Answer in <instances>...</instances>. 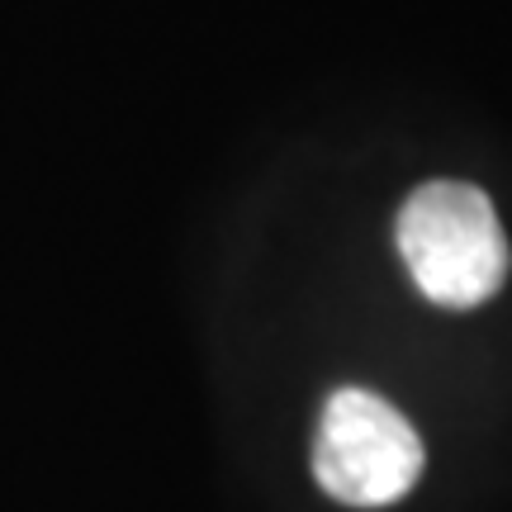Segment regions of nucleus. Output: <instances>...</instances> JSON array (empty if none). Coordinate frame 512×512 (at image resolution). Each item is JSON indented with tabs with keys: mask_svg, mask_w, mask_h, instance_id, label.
I'll return each instance as SVG.
<instances>
[{
	"mask_svg": "<svg viewBox=\"0 0 512 512\" xmlns=\"http://www.w3.org/2000/svg\"><path fill=\"white\" fill-rule=\"evenodd\" d=\"M399 256L441 309H475L508 275V242L479 185L427 181L399 209Z\"/></svg>",
	"mask_w": 512,
	"mask_h": 512,
	"instance_id": "f257e3e1",
	"label": "nucleus"
},
{
	"mask_svg": "<svg viewBox=\"0 0 512 512\" xmlns=\"http://www.w3.org/2000/svg\"><path fill=\"white\" fill-rule=\"evenodd\" d=\"M313 475L347 508H389L422 475V441L399 408L370 389H337L313 441Z\"/></svg>",
	"mask_w": 512,
	"mask_h": 512,
	"instance_id": "f03ea898",
	"label": "nucleus"
}]
</instances>
